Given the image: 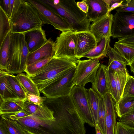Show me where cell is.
Segmentation results:
<instances>
[{
  "label": "cell",
  "instance_id": "6da1fadb",
  "mask_svg": "<svg viewBox=\"0 0 134 134\" xmlns=\"http://www.w3.org/2000/svg\"><path fill=\"white\" fill-rule=\"evenodd\" d=\"M43 104L53 112L55 121L50 128L51 134H85V122L70 96L47 98Z\"/></svg>",
  "mask_w": 134,
  "mask_h": 134
},
{
  "label": "cell",
  "instance_id": "7a4b0ae2",
  "mask_svg": "<svg viewBox=\"0 0 134 134\" xmlns=\"http://www.w3.org/2000/svg\"><path fill=\"white\" fill-rule=\"evenodd\" d=\"M48 8L60 15L74 32L88 31L91 21L87 14L82 11L74 0H60L57 5L52 0H38Z\"/></svg>",
  "mask_w": 134,
  "mask_h": 134
},
{
  "label": "cell",
  "instance_id": "3957f363",
  "mask_svg": "<svg viewBox=\"0 0 134 134\" xmlns=\"http://www.w3.org/2000/svg\"><path fill=\"white\" fill-rule=\"evenodd\" d=\"M12 33H23L42 27L43 24L35 8L26 0H22L16 12L10 19Z\"/></svg>",
  "mask_w": 134,
  "mask_h": 134
},
{
  "label": "cell",
  "instance_id": "277c9868",
  "mask_svg": "<svg viewBox=\"0 0 134 134\" xmlns=\"http://www.w3.org/2000/svg\"><path fill=\"white\" fill-rule=\"evenodd\" d=\"M29 53L24 34L10 33L9 56L5 71L13 74L24 72Z\"/></svg>",
  "mask_w": 134,
  "mask_h": 134
},
{
  "label": "cell",
  "instance_id": "5b68a950",
  "mask_svg": "<svg viewBox=\"0 0 134 134\" xmlns=\"http://www.w3.org/2000/svg\"><path fill=\"white\" fill-rule=\"evenodd\" d=\"M76 66L60 75L49 82L37 85L40 92L47 98L70 96L73 87Z\"/></svg>",
  "mask_w": 134,
  "mask_h": 134
},
{
  "label": "cell",
  "instance_id": "8992f818",
  "mask_svg": "<svg viewBox=\"0 0 134 134\" xmlns=\"http://www.w3.org/2000/svg\"><path fill=\"white\" fill-rule=\"evenodd\" d=\"M77 64L76 62L70 60L53 56L42 69L30 77L37 85H44L76 67Z\"/></svg>",
  "mask_w": 134,
  "mask_h": 134
},
{
  "label": "cell",
  "instance_id": "52a82bcc",
  "mask_svg": "<svg viewBox=\"0 0 134 134\" xmlns=\"http://www.w3.org/2000/svg\"><path fill=\"white\" fill-rule=\"evenodd\" d=\"M76 37L75 32L71 30L62 32L55 42L54 56L66 59L78 63L76 57Z\"/></svg>",
  "mask_w": 134,
  "mask_h": 134
},
{
  "label": "cell",
  "instance_id": "ba28073f",
  "mask_svg": "<svg viewBox=\"0 0 134 134\" xmlns=\"http://www.w3.org/2000/svg\"><path fill=\"white\" fill-rule=\"evenodd\" d=\"M70 96L84 122L90 126L95 127V124L90 107L88 90L84 86L75 85Z\"/></svg>",
  "mask_w": 134,
  "mask_h": 134
},
{
  "label": "cell",
  "instance_id": "9c48e42d",
  "mask_svg": "<svg viewBox=\"0 0 134 134\" xmlns=\"http://www.w3.org/2000/svg\"><path fill=\"white\" fill-rule=\"evenodd\" d=\"M113 38L134 35V12H116L113 15L111 28Z\"/></svg>",
  "mask_w": 134,
  "mask_h": 134
},
{
  "label": "cell",
  "instance_id": "30bf717a",
  "mask_svg": "<svg viewBox=\"0 0 134 134\" xmlns=\"http://www.w3.org/2000/svg\"><path fill=\"white\" fill-rule=\"evenodd\" d=\"M38 12L43 24H49L62 32L71 30L68 23L59 14L47 8L38 0H26Z\"/></svg>",
  "mask_w": 134,
  "mask_h": 134
},
{
  "label": "cell",
  "instance_id": "8fae6325",
  "mask_svg": "<svg viewBox=\"0 0 134 134\" xmlns=\"http://www.w3.org/2000/svg\"><path fill=\"white\" fill-rule=\"evenodd\" d=\"M100 65L99 60L98 59L79 60L76 66L75 85L84 87L88 83H91Z\"/></svg>",
  "mask_w": 134,
  "mask_h": 134
},
{
  "label": "cell",
  "instance_id": "7c38bea8",
  "mask_svg": "<svg viewBox=\"0 0 134 134\" xmlns=\"http://www.w3.org/2000/svg\"><path fill=\"white\" fill-rule=\"evenodd\" d=\"M113 15L108 14L92 22L89 31L96 38L98 43L104 37H112L111 28Z\"/></svg>",
  "mask_w": 134,
  "mask_h": 134
},
{
  "label": "cell",
  "instance_id": "4fadbf2b",
  "mask_svg": "<svg viewBox=\"0 0 134 134\" xmlns=\"http://www.w3.org/2000/svg\"><path fill=\"white\" fill-rule=\"evenodd\" d=\"M24 129L35 134H51L50 131L53 123L49 120H41L30 115L16 120Z\"/></svg>",
  "mask_w": 134,
  "mask_h": 134
},
{
  "label": "cell",
  "instance_id": "5bb4252c",
  "mask_svg": "<svg viewBox=\"0 0 134 134\" xmlns=\"http://www.w3.org/2000/svg\"><path fill=\"white\" fill-rule=\"evenodd\" d=\"M74 32L76 37V57L80 60L83 55L94 49L98 43L89 31Z\"/></svg>",
  "mask_w": 134,
  "mask_h": 134
},
{
  "label": "cell",
  "instance_id": "9a60e30c",
  "mask_svg": "<svg viewBox=\"0 0 134 134\" xmlns=\"http://www.w3.org/2000/svg\"><path fill=\"white\" fill-rule=\"evenodd\" d=\"M25 40L30 53L38 49L47 41L44 31L42 27L24 34Z\"/></svg>",
  "mask_w": 134,
  "mask_h": 134
},
{
  "label": "cell",
  "instance_id": "2e32d148",
  "mask_svg": "<svg viewBox=\"0 0 134 134\" xmlns=\"http://www.w3.org/2000/svg\"><path fill=\"white\" fill-rule=\"evenodd\" d=\"M106 113L105 134H115L116 114L115 103L111 94L108 93L103 97Z\"/></svg>",
  "mask_w": 134,
  "mask_h": 134
},
{
  "label": "cell",
  "instance_id": "e0dca14e",
  "mask_svg": "<svg viewBox=\"0 0 134 134\" xmlns=\"http://www.w3.org/2000/svg\"><path fill=\"white\" fill-rule=\"evenodd\" d=\"M24 110L34 118L41 120L55 121L53 111L43 104L38 105L25 100Z\"/></svg>",
  "mask_w": 134,
  "mask_h": 134
},
{
  "label": "cell",
  "instance_id": "ac0fdd59",
  "mask_svg": "<svg viewBox=\"0 0 134 134\" xmlns=\"http://www.w3.org/2000/svg\"><path fill=\"white\" fill-rule=\"evenodd\" d=\"M88 6L87 16L93 22L102 17L109 13V7L105 0H83Z\"/></svg>",
  "mask_w": 134,
  "mask_h": 134
},
{
  "label": "cell",
  "instance_id": "d6986e66",
  "mask_svg": "<svg viewBox=\"0 0 134 134\" xmlns=\"http://www.w3.org/2000/svg\"><path fill=\"white\" fill-rule=\"evenodd\" d=\"M55 46V42L51 38L48 40L40 48L29 53L26 66L39 60L53 57L54 54Z\"/></svg>",
  "mask_w": 134,
  "mask_h": 134
},
{
  "label": "cell",
  "instance_id": "ffe728a7",
  "mask_svg": "<svg viewBox=\"0 0 134 134\" xmlns=\"http://www.w3.org/2000/svg\"><path fill=\"white\" fill-rule=\"evenodd\" d=\"M106 67V65L103 64L100 65L91 82V88L102 97L107 93H110L108 88L105 73Z\"/></svg>",
  "mask_w": 134,
  "mask_h": 134
},
{
  "label": "cell",
  "instance_id": "44dd1931",
  "mask_svg": "<svg viewBox=\"0 0 134 134\" xmlns=\"http://www.w3.org/2000/svg\"><path fill=\"white\" fill-rule=\"evenodd\" d=\"M24 101L19 98L0 99V115L11 114L24 110Z\"/></svg>",
  "mask_w": 134,
  "mask_h": 134
},
{
  "label": "cell",
  "instance_id": "7402d4cb",
  "mask_svg": "<svg viewBox=\"0 0 134 134\" xmlns=\"http://www.w3.org/2000/svg\"><path fill=\"white\" fill-rule=\"evenodd\" d=\"M110 37H104L101 40L99 43L94 49L83 55L82 58L85 57L89 59L99 60L107 57V54L110 48Z\"/></svg>",
  "mask_w": 134,
  "mask_h": 134
},
{
  "label": "cell",
  "instance_id": "603a6c76",
  "mask_svg": "<svg viewBox=\"0 0 134 134\" xmlns=\"http://www.w3.org/2000/svg\"><path fill=\"white\" fill-rule=\"evenodd\" d=\"M113 48L125 60L127 65L134 60V44L115 42Z\"/></svg>",
  "mask_w": 134,
  "mask_h": 134
},
{
  "label": "cell",
  "instance_id": "cb8c5ba5",
  "mask_svg": "<svg viewBox=\"0 0 134 134\" xmlns=\"http://www.w3.org/2000/svg\"><path fill=\"white\" fill-rule=\"evenodd\" d=\"M12 29L10 20L0 5V48Z\"/></svg>",
  "mask_w": 134,
  "mask_h": 134
},
{
  "label": "cell",
  "instance_id": "d4e9b609",
  "mask_svg": "<svg viewBox=\"0 0 134 134\" xmlns=\"http://www.w3.org/2000/svg\"><path fill=\"white\" fill-rule=\"evenodd\" d=\"M16 76L26 93L40 96L37 85L29 75L23 72L18 74Z\"/></svg>",
  "mask_w": 134,
  "mask_h": 134
},
{
  "label": "cell",
  "instance_id": "484cf974",
  "mask_svg": "<svg viewBox=\"0 0 134 134\" xmlns=\"http://www.w3.org/2000/svg\"><path fill=\"white\" fill-rule=\"evenodd\" d=\"M116 115L120 117L134 110V97L121 99L115 103Z\"/></svg>",
  "mask_w": 134,
  "mask_h": 134
},
{
  "label": "cell",
  "instance_id": "4316f807",
  "mask_svg": "<svg viewBox=\"0 0 134 134\" xmlns=\"http://www.w3.org/2000/svg\"><path fill=\"white\" fill-rule=\"evenodd\" d=\"M88 94L90 110L95 124H97L100 99L101 97L92 88L88 90Z\"/></svg>",
  "mask_w": 134,
  "mask_h": 134
},
{
  "label": "cell",
  "instance_id": "83f0119b",
  "mask_svg": "<svg viewBox=\"0 0 134 134\" xmlns=\"http://www.w3.org/2000/svg\"><path fill=\"white\" fill-rule=\"evenodd\" d=\"M8 76L0 77V99L1 100L18 98L8 81Z\"/></svg>",
  "mask_w": 134,
  "mask_h": 134
},
{
  "label": "cell",
  "instance_id": "f1b7e54d",
  "mask_svg": "<svg viewBox=\"0 0 134 134\" xmlns=\"http://www.w3.org/2000/svg\"><path fill=\"white\" fill-rule=\"evenodd\" d=\"M10 33L7 35L0 48V70L6 71L9 56Z\"/></svg>",
  "mask_w": 134,
  "mask_h": 134
},
{
  "label": "cell",
  "instance_id": "f546056e",
  "mask_svg": "<svg viewBox=\"0 0 134 134\" xmlns=\"http://www.w3.org/2000/svg\"><path fill=\"white\" fill-rule=\"evenodd\" d=\"M1 120L10 134H25L24 129L16 120L7 118L2 115Z\"/></svg>",
  "mask_w": 134,
  "mask_h": 134
},
{
  "label": "cell",
  "instance_id": "4dcf8cb0",
  "mask_svg": "<svg viewBox=\"0 0 134 134\" xmlns=\"http://www.w3.org/2000/svg\"><path fill=\"white\" fill-rule=\"evenodd\" d=\"M114 72L113 71L108 70L106 67L105 73L108 90L115 103H116L119 101V99Z\"/></svg>",
  "mask_w": 134,
  "mask_h": 134
},
{
  "label": "cell",
  "instance_id": "1f68e13d",
  "mask_svg": "<svg viewBox=\"0 0 134 134\" xmlns=\"http://www.w3.org/2000/svg\"><path fill=\"white\" fill-rule=\"evenodd\" d=\"M114 74L120 100L122 97L125 87L130 75L129 73L122 71H114Z\"/></svg>",
  "mask_w": 134,
  "mask_h": 134
},
{
  "label": "cell",
  "instance_id": "d6a6232c",
  "mask_svg": "<svg viewBox=\"0 0 134 134\" xmlns=\"http://www.w3.org/2000/svg\"><path fill=\"white\" fill-rule=\"evenodd\" d=\"M8 79L18 98L25 100L26 98V92L16 76L11 74L8 76Z\"/></svg>",
  "mask_w": 134,
  "mask_h": 134
},
{
  "label": "cell",
  "instance_id": "836d02e7",
  "mask_svg": "<svg viewBox=\"0 0 134 134\" xmlns=\"http://www.w3.org/2000/svg\"><path fill=\"white\" fill-rule=\"evenodd\" d=\"M107 55L109 58L108 64H114L127 69V62L113 48L110 47Z\"/></svg>",
  "mask_w": 134,
  "mask_h": 134
},
{
  "label": "cell",
  "instance_id": "e575fe53",
  "mask_svg": "<svg viewBox=\"0 0 134 134\" xmlns=\"http://www.w3.org/2000/svg\"><path fill=\"white\" fill-rule=\"evenodd\" d=\"M52 58L39 60L26 66L24 72L29 76H32L42 69Z\"/></svg>",
  "mask_w": 134,
  "mask_h": 134
},
{
  "label": "cell",
  "instance_id": "d590c367",
  "mask_svg": "<svg viewBox=\"0 0 134 134\" xmlns=\"http://www.w3.org/2000/svg\"><path fill=\"white\" fill-rule=\"evenodd\" d=\"M106 113L105 104L103 97H101L100 99L98 112V125L104 134H105V120Z\"/></svg>",
  "mask_w": 134,
  "mask_h": 134
},
{
  "label": "cell",
  "instance_id": "8d00e7d4",
  "mask_svg": "<svg viewBox=\"0 0 134 134\" xmlns=\"http://www.w3.org/2000/svg\"><path fill=\"white\" fill-rule=\"evenodd\" d=\"M130 97H134V77L130 75L125 87L121 99Z\"/></svg>",
  "mask_w": 134,
  "mask_h": 134
},
{
  "label": "cell",
  "instance_id": "74e56055",
  "mask_svg": "<svg viewBox=\"0 0 134 134\" xmlns=\"http://www.w3.org/2000/svg\"><path fill=\"white\" fill-rule=\"evenodd\" d=\"M115 134H134V128L118 122L115 127Z\"/></svg>",
  "mask_w": 134,
  "mask_h": 134
},
{
  "label": "cell",
  "instance_id": "f35d334b",
  "mask_svg": "<svg viewBox=\"0 0 134 134\" xmlns=\"http://www.w3.org/2000/svg\"><path fill=\"white\" fill-rule=\"evenodd\" d=\"M26 93V98L25 100L38 105L43 104L47 98L45 96H38L27 93Z\"/></svg>",
  "mask_w": 134,
  "mask_h": 134
},
{
  "label": "cell",
  "instance_id": "ab89813d",
  "mask_svg": "<svg viewBox=\"0 0 134 134\" xmlns=\"http://www.w3.org/2000/svg\"><path fill=\"white\" fill-rule=\"evenodd\" d=\"M119 122L134 128V110L118 119Z\"/></svg>",
  "mask_w": 134,
  "mask_h": 134
},
{
  "label": "cell",
  "instance_id": "60d3db41",
  "mask_svg": "<svg viewBox=\"0 0 134 134\" xmlns=\"http://www.w3.org/2000/svg\"><path fill=\"white\" fill-rule=\"evenodd\" d=\"M116 12H134V0H126L125 5L116 9Z\"/></svg>",
  "mask_w": 134,
  "mask_h": 134
},
{
  "label": "cell",
  "instance_id": "b9f144b4",
  "mask_svg": "<svg viewBox=\"0 0 134 134\" xmlns=\"http://www.w3.org/2000/svg\"><path fill=\"white\" fill-rule=\"evenodd\" d=\"M2 115L10 119L16 120L28 116L30 115V114L24 110L14 114Z\"/></svg>",
  "mask_w": 134,
  "mask_h": 134
},
{
  "label": "cell",
  "instance_id": "7bdbcfd3",
  "mask_svg": "<svg viewBox=\"0 0 134 134\" xmlns=\"http://www.w3.org/2000/svg\"><path fill=\"white\" fill-rule=\"evenodd\" d=\"M126 0H109V13L118 8L124 6L126 4Z\"/></svg>",
  "mask_w": 134,
  "mask_h": 134
},
{
  "label": "cell",
  "instance_id": "ee69618b",
  "mask_svg": "<svg viewBox=\"0 0 134 134\" xmlns=\"http://www.w3.org/2000/svg\"><path fill=\"white\" fill-rule=\"evenodd\" d=\"M10 0V15L9 17L10 19L18 9L22 0Z\"/></svg>",
  "mask_w": 134,
  "mask_h": 134
},
{
  "label": "cell",
  "instance_id": "f6af8a7d",
  "mask_svg": "<svg viewBox=\"0 0 134 134\" xmlns=\"http://www.w3.org/2000/svg\"><path fill=\"white\" fill-rule=\"evenodd\" d=\"M10 0H1L0 5L9 17L10 15Z\"/></svg>",
  "mask_w": 134,
  "mask_h": 134
},
{
  "label": "cell",
  "instance_id": "bcb514c9",
  "mask_svg": "<svg viewBox=\"0 0 134 134\" xmlns=\"http://www.w3.org/2000/svg\"><path fill=\"white\" fill-rule=\"evenodd\" d=\"M76 3L77 6L82 11L86 13H87L88 6L86 2L83 0L77 2Z\"/></svg>",
  "mask_w": 134,
  "mask_h": 134
},
{
  "label": "cell",
  "instance_id": "7dc6e473",
  "mask_svg": "<svg viewBox=\"0 0 134 134\" xmlns=\"http://www.w3.org/2000/svg\"><path fill=\"white\" fill-rule=\"evenodd\" d=\"M118 41L121 42L134 44V35L122 37L118 39Z\"/></svg>",
  "mask_w": 134,
  "mask_h": 134
},
{
  "label": "cell",
  "instance_id": "c3c4849f",
  "mask_svg": "<svg viewBox=\"0 0 134 134\" xmlns=\"http://www.w3.org/2000/svg\"><path fill=\"white\" fill-rule=\"evenodd\" d=\"M0 134H10L1 120L0 123Z\"/></svg>",
  "mask_w": 134,
  "mask_h": 134
},
{
  "label": "cell",
  "instance_id": "681fc988",
  "mask_svg": "<svg viewBox=\"0 0 134 134\" xmlns=\"http://www.w3.org/2000/svg\"><path fill=\"white\" fill-rule=\"evenodd\" d=\"M95 127L96 134H104L102 130L97 124L95 125Z\"/></svg>",
  "mask_w": 134,
  "mask_h": 134
},
{
  "label": "cell",
  "instance_id": "f907efd6",
  "mask_svg": "<svg viewBox=\"0 0 134 134\" xmlns=\"http://www.w3.org/2000/svg\"><path fill=\"white\" fill-rule=\"evenodd\" d=\"M5 71L0 70V77L6 76H9L11 75Z\"/></svg>",
  "mask_w": 134,
  "mask_h": 134
},
{
  "label": "cell",
  "instance_id": "816d5d0a",
  "mask_svg": "<svg viewBox=\"0 0 134 134\" xmlns=\"http://www.w3.org/2000/svg\"><path fill=\"white\" fill-rule=\"evenodd\" d=\"M131 72L133 73L134 77V60L129 65Z\"/></svg>",
  "mask_w": 134,
  "mask_h": 134
},
{
  "label": "cell",
  "instance_id": "f5cc1de1",
  "mask_svg": "<svg viewBox=\"0 0 134 134\" xmlns=\"http://www.w3.org/2000/svg\"><path fill=\"white\" fill-rule=\"evenodd\" d=\"M24 130L25 131V134H35L28 131L25 129H24Z\"/></svg>",
  "mask_w": 134,
  "mask_h": 134
}]
</instances>
